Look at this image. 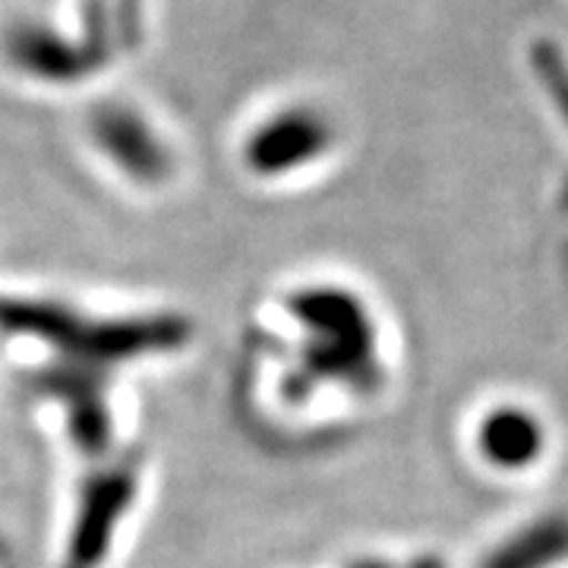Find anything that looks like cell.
Returning a JSON list of instances; mask_svg holds the SVG:
<instances>
[{"instance_id":"cell-1","label":"cell","mask_w":568,"mask_h":568,"mask_svg":"<svg viewBox=\"0 0 568 568\" xmlns=\"http://www.w3.org/2000/svg\"><path fill=\"white\" fill-rule=\"evenodd\" d=\"M0 332L32 335L51 345L63 361L89 366H111L133 357L168 354L181 347L190 325L174 316L142 320H99L67 304L0 297Z\"/></svg>"},{"instance_id":"cell-2","label":"cell","mask_w":568,"mask_h":568,"mask_svg":"<svg viewBox=\"0 0 568 568\" xmlns=\"http://www.w3.org/2000/svg\"><path fill=\"white\" fill-rule=\"evenodd\" d=\"M142 487V458L121 455L104 458L82 480L73 525L67 534V552L61 568H102L121 534L126 515L133 511Z\"/></svg>"},{"instance_id":"cell-3","label":"cell","mask_w":568,"mask_h":568,"mask_svg":"<svg viewBox=\"0 0 568 568\" xmlns=\"http://www.w3.org/2000/svg\"><path fill=\"white\" fill-rule=\"evenodd\" d=\"M89 133L95 149L133 183L159 186L174 171V155L168 142L130 104H99L89 118Z\"/></svg>"},{"instance_id":"cell-4","label":"cell","mask_w":568,"mask_h":568,"mask_svg":"<svg viewBox=\"0 0 568 568\" xmlns=\"http://www.w3.org/2000/svg\"><path fill=\"white\" fill-rule=\"evenodd\" d=\"M332 145V126L313 108H284L263 121L244 145V162L260 178H282L320 159Z\"/></svg>"},{"instance_id":"cell-5","label":"cell","mask_w":568,"mask_h":568,"mask_svg":"<svg viewBox=\"0 0 568 568\" xmlns=\"http://www.w3.org/2000/svg\"><path fill=\"white\" fill-rule=\"evenodd\" d=\"M48 395L61 405L73 446L85 458L104 462L114 443V417L104 392L102 366L63 361L61 369L48 379Z\"/></svg>"},{"instance_id":"cell-6","label":"cell","mask_w":568,"mask_h":568,"mask_svg":"<svg viewBox=\"0 0 568 568\" xmlns=\"http://www.w3.org/2000/svg\"><path fill=\"white\" fill-rule=\"evenodd\" d=\"M7 51H10V61L17 63V70L51 85L82 82L102 70L80 41L67 39L44 26H20L17 32H10Z\"/></svg>"},{"instance_id":"cell-7","label":"cell","mask_w":568,"mask_h":568,"mask_svg":"<svg viewBox=\"0 0 568 568\" xmlns=\"http://www.w3.org/2000/svg\"><path fill=\"white\" fill-rule=\"evenodd\" d=\"M142 39V0H80V41L95 58L99 67H108L121 54L133 51Z\"/></svg>"},{"instance_id":"cell-8","label":"cell","mask_w":568,"mask_h":568,"mask_svg":"<svg viewBox=\"0 0 568 568\" xmlns=\"http://www.w3.org/2000/svg\"><path fill=\"white\" fill-rule=\"evenodd\" d=\"M484 448L499 465H525L537 452V424L521 410H499L484 426Z\"/></svg>"}]
</instances>
